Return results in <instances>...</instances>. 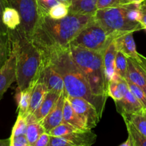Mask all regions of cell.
Returning a JSON list of instances; mask_svg holds the SVG:
<instances>
[{
    "instance_id": "28",
    "label": "cell",
    "mask_w": 146,
    "mask_h": 146,
    "mask_svg": "<svg viewBox=\"0 0 146 146\" xmlns=\"http://www.w3.org/2000/svg\"><path fill=\"white\" fill-rule=\"evenodd\" d=\"M127 57L121 51H117L115 57V73L122 78H125L127 76Z\"/></svg>"
},
{
    "instance_id": "21",
    "label": "cell",
    "mask_w": 146,
    "mask_h": 146,
    "mask_svg": "<svg viewBox=\"0 0 146 146\" xmlns=\"http://www.w3.org/2000/svg\"><path fill=\"white\" fill-rule=\"evenodd\" d=\"M63 122L67 123L72 126L81 131L90 130L87 128L84 121L73 109L67 96L64 100V108H63Z\"/></svg>"
},
{
    "instance_id": "14",
    "label": "cell",
    "mask_w": 146,
    "mask_h": 146,
    "mask_svg": "<svg viewBox=\"0 0 146 146\" xmlns=\"http://www.w3.org/2000/svg\"><path fill=\"white\" fill-rule=\"evenodd\" d=\"M125 78L142 88L146 94V77L144 70L135 60L128 57Z\"/></svg>"
},
{
    "instance_id": "42",
    "label": "cell",
    "mask_w": 146,
    "mask_h": 146,
    "mask_svg": "<svg viewBox=\"0 0 146 146\" xmlns=\"http://www.w3.org/2000/svg\"><path fill=\"white\" fill-rule=\"evenodd\" d=\"M0 146H10V138L0 139Z\"/></svg>"
},
{
    "instance_id": "24",
    "label": "cell",
    "mask_w": 146,
    "mask_h": 146,
    "mask_svg": "<svg viewBox=\"0 0 146 146\" xmlns=\"http://www.w3.org/2000/svg\"><path fill=\"white\" fill-rule=\"evenodd\" d=\"M34 86L29 87L24 91L17 90L15 98L17 103V106H18V114L24 115V117L27 116V111H28L30 104L31 91H32Z\"/></svg>"
},
{
    "instance_id": "43",
    "label": "cell",
    "mask_w": 146,
    "mask_h": 146,
    "mask_svg": "<svg viewBox=\"0 0 146 146\" xmlns=\"http://www.w3.org/2000/svg\"><path fill=\"white\" fill-rule=\"evenodd\" d=\"M119 146H133V142H132V140L130 138V137L128 135V138L126 140V141H125L123 143H122L121 145Z\"/></svg>"
},
{
    "instance_id": "47",
    "label": "cell",
    "mask_w": 146,
    "mask_h": 146,
    "mask_svg": "<svg viewBox=\"0 0 146 146\" xmlns=\"http://www.w3.org/2000/svg\"></svg>"
},
{
    "instance_id": "27",
    "label": "cell",
    "mask_w": 146,
    "mask_h": 146,
    "mask_svg": "<svg viewBox=\"0 0 146 146\" xmlns=\"http://www.w3.org/2000/svg\"><path fill=\"white\" fill-rule=\"evenodd\" d=\"M10 51V40L9 34H0V68L3 66L8 58Z\"/></svg>"
},
{
    "instance_id": "37",
    "label": "cell",
    "mask_w": 146,
    "mask_h": 146,
    "mask_svg": "<svg viewBox=\"0 0 146 146\" xmlns=\"http://www.w3.org/2000/svg\"><path fill=\"white\" fill-rule=\"evenodd\" d=\"M8 7L6 0H0V34L7 35L9 34V29L5 27L2 21V14L4 9Z\"/></svg>"
},
{
    "instance_id": "3",
    "label": "cell",
    "mask_w": 146,
    "mask_h": 146,
    "mask_svg": "<svg viewBox=\"0 0 146 146\" xmlns=\"http://www.w3.org/2000/svg\"><path fill=\"white\" fill-rule=\"evenodd\" d=\"M9 36L17 52V90L24 91L34 86L44 66L42 50L18 29L9 30Z\"/></svg>"
},
{
    "instance_id": "25",
    "label": "cell",
    "mask_w": 146,
    "mask_h": 146,
    "mask_svg": "<svg viewBox=\"0 0 146 146\" xmlns=\"http://www.w3.org/2000/svg\"><path fill=\"white\" fill-rule=\"evenodd\" d=\"M124 121H127L140 134L146 138V116L143 113L122 115Z\"/></svg>"
},
{
    "instance_id": "34",
    "label": "cell",
    "mask_w": 146,
    "mask_h": 146,
    "mask_svg": "<svg viewBox=\"0 0 146 146\" xmlns=\"http://www.w3.org/2000/svg\"><path fill=\"white\" fill-rule=\"evenodd\" d=\"M10 146H31L26 135L10 136Z\"/></svg>"
},
{
    "instance_id": "15",
    "label": "cell",
    "mask_w": 146,
    "mask_h": 146,
    "mask_svg": "<svg viewBox=\"0 0 146 146\" xmlns=\"http://www.w3.org/2000/svg\"><path fill=\"white\" fill-rule=\"evenodd\" d=\"M62 94L55 92V91H47L41 105L33 114L36 121L40 123L50 113V111L55 106L56 104H57V101H58L59 98Z\"/></svg>"
},
{
    "instance_id": "5",
    "label": "cell",
    "mask_w": 146,
    "mask_h": 146,
    "mask_svg": "<svg viewBox=\"0 0 146 146\" xmlns=\"http://www.w3.org/2000/svg\"><path fill=\"white\" fill-rule=\"evenodd\" d=\"M129 4L98 9L94 16V19L115 38L120 34L135 32L143 29L140 22L133 21L127 17Z\"/></svg>"
},
{
    "instance_id": "38",
    "label": "cell",
    "mask_w": 146,
    "mask_h": 146,
    "mask_svg": "<svg viewBox=\"0 0 146 146\" xmlns=\"http://www.w3.org/2000/svg\"><path fill=\"white\" fill-rule=\"evenodd\" d=\"M50 135L47 133L42 134L33 146H47L50 142Z\"/></svg>"
},
{
    "instance_id": "32",
    "label": "cell",
    "mask_w": 146,
    "mask_h": 146,
    "mask_svg": "<svg viewBox=\"0 0 146 146\" xmlns=\"http://www.w3.org/2000/svg\"><path fill=\"white\" fill-rule=\"evenodd\" d=\"M126 81H127V84H128L129 90L131 91L132 94L135 96V97L141 104V105L143 106L145 111H146V94L143 91V90L142 88H140L137 85L132 83L130 81H129L127 79H126Z\"/></svg>"
},
{
    "instance_id": "22",
    "label": "cell",
    "mask_w": 146,
    "mask_h": 146,
    "mask_svg": "<svg viewBox=\"0 0 146 146\" xmlns=\"http://www.w3.org/2000/svg\"><path fill=\"white\" fill-rule=\"evenodd\" d=\"M27 122L26 137L31 146L34 145L39 137L45 133L44 128L40 122L37 121L33 115H27L26 116Z\"/></svg>"
},
{
    "instance_id": "36",
    "label": "cell",
    "mask_w": 146,
    "mask_h": 146,
    "mask_svg": "<svg viewBox=\"0 0 146 146\" xmlns=\"http://www.w3.org/2000/svg\"><path fill=\"white\" fill-rule=\"evenodd\" d=\"M122 0H97V10L121 5Z\"/></svg>"
},
{
    "instance_id": "31",
    "label": "cell",
    "mask_w": 146,
    "mask_h": 146,
    "mask_svg": "<svg viewBox=\"0 0 146 146\" xmlns=\"http://www.w3.org/2000/svg\"><path fill=\"white\" fill-rule=\"evenodd\" d=\"M27 122L26 117L18 114L17 121L14 123L12 128L11 136H17V135H25L27 131Z\"/></svg>"
},
{
    "instance_id": "17",
    "label": "cell",
    "mask_w": 146,
    "mask_h": 146,
    "mask_svg": "<svg viewBox=\"0 0 146 146\" xmlns=\"http://www.w3.org/2000/svg\"><path fill=\"white\" fill-rule=\"evenodd\" d=\"M128 91V84L125 78H122L115 73L113 79L107 85L108 96L111 97L114 101H117L123 98Z\"/></svg>"
},
{
    "instance_id": "29",
    "label": "cell",
    "mask_w": 146,
    "mask_h": 146,
    "mask_svg": "<svg viewBox=\"0 0 146 146\" xmlns=\"http://www.w3.org/2000/svg\"><path fill=\"white\" fill-rule=\"evenodd\" d=\"M69 14V6L63 4V3H58L54 5L49 10L47 15L51 18L54 19H60L64 17H67Z\"/></svg>"
},
{
    "instance_id": "41",
    "label": "cell",
    "mask_w": 146,
    "mask_h": 146,
    "mask_svg": "<svg viewBox=\"0 0 146 146\" xmlns=\"http://www.w3.org/2000/svg\"><path fill=\"white\" fill-rule=\"evenodd\" d=\"M138 63L139 64H140V66H142V68H143V70H144V72H145V77H146V58L145 56H142V58H141V61H139Z\"/></svg>"
},
{
    "instance_id": "45",
    "label": "cell",
    "mask_w": 146,
    "mask_h": 146,
    "mask_svg": "<svg viewBox=\"0 0 146 146\" xmlns=\"http://www.w3.org/2000/svg\"><path fill=\"white\" fill-rule=\"evenodd\" d=\"M143 114H144V115H145V116H146V111H144V113H143Z\"/></svg>"
},
{
    "instance_id": "40",
    "label": "cell",
    "mask_w": 146,
    "mask_h": 146,
    "mask_svg": "<svg viewBox=\"0 0 146 146\" xmlns=\"http://www.w3.org/2000/svg\"><path fill=\"white\" fill-rule=\"evenodd\" d=\"M145 0H122L121 4H141Z\"/></svg>"
},
{
    "instance_id": "33",
    "label": "cell",
    "mask_w": 146,
    "mask_h": 146,
    "mask_svg": "<svg viewBox=\"0 0 146 146\" xmlns=\"http://www.w3.org/2000/svg\"><path fill=\"white\" fill-rule=\"evenodd\" d=\"M42 14H47L49 10L54 5L60 3L59 0H37Z\"/></svg>"
},
{
    "instance_id": "10",
    "label": "cell",
    "mask_w": 146,
    "mask_h": 146,
    "mask_svg": "<svg viewBox=\"0 0 146 146\" xmlns=\"http://www.w3.org/2000/svg\"><path fill=\"white\" fill-rule=\"evenodd\" d=\"M40 79L44 82L48 91H55L60 94L65 91L62 77L52 66L51 64L47 61H44V68Z\"/></svg>"
},
{
    "instance_id": "46",
    "label": "cell",
    "mask_w": 146,
    "mask_h": 146,
    "mask_svg": "<svg viewBox=\"0 0 146 146\" xmlns=\"http://www.w3.org/2000/svg\"><path fill=\"white\" fill-rule=\"evenodd\" d=\"M143 3H144V4H145V5H146V0H145V1H143Z\"/></svg>"
},
{
    "instance_id": "2",
    "label": "cell",
    "mask_w": 146,
    "mask_h": 146,
    "mask_svg": "<svg viewBox=\"0 0 146 146\" xmlns=\"http://www.w3.org/2000/svg\"><path fill=\"white\" fill-rule=\"evenodd\" d=\"M94 16L69 13L67 17L54 19L47 14L41 16L31 40L42 51L53 48H68L80 31Z\"/></svg>"
},
{
    "instance_id": "9",
    "label": "cell",
    "mask_w": 146,
    "mask_h": 146,
    "mask_svg": "<svg viewBox=\"0 0 146 146\" xmlns=\"http://www.w3.org/2000/svg\"><path fill=\"white\" fill-rule=\"evenodd\" d=\"M15 81H17V52L14 44L10 41L9 55L5 64L0 68V100Z\"/></svg>"
},
{
    "instance_id": "1",
    "label": "cell",
    "mask_w": 146,
    "mask_h": 146,
    "mask_svg": "<svg viewBox=\"0 0 146 146\" xmlns=\"http://www.w3.org/2000/svg\"><path fill=\"white\" fill-rule=\"evenodd\" d=\"M42 52L44 61L51 64L62 77L66 94L70 97L85 99L102 117L107 98L97 96L92 93L85 76L73 61L69 47L53 48Z\"/></svg>"
},
{
    "instance_id": "26",
    "label": "cell",
    "mask_w": 146,
    "mask_h": 146,
    "mask_svg": "<svg viewBox=\"0 0 146 146\" xmlns=\"http://www.w3.org/2000/svg\"><path fill=\"white\" fill-rule=\"evenodd\" d=\"M127 127L128 135L130 137L133 146H146V138L140 134L129 121H124Z\"/></svg>"
},
{
    "instance_id": "20",
    "label": "cell",
    "mask_w": 146,
    "mask_h": 146,
    "mask_svg": "<svg viewBox=\"0 0 146 146\" xmlns=\"http://www.w3.org/2000/svg\"><path fill=\"white\" fill-rule=\"evenodd\" d=\"M47 91L48 90H47L46 85L41 79L39 78L31 91L30 104L28 111H27V115H33L34 113V112L41 105Z\"/></svg>"
},
{
    "instance_id": "16",
    "label": "cell",
    "mask_w": 146,
    "mask_h": 146,
    "mask_svg": "<svg viewBox=\"0 0 146 146\" xmlns=\"http://www.w3.org/2000/svg\"><path fill=\"white\" fill-rule=\"evenodd\" d=\"M117 49L113 40L108 45L103 54V64L107 84L113 79L115 74V57Z\"/></svg>"
},
{
    "instance_id": "44",
    "label": "cell",
    "mask_w": 146,
    "mask_h": 146,
    "mask_svg": "<svg viewBox=\"0 0 146 146\" xmlns=\"http://www.w3.org/2000/svg\"><path fill=\"white\" fill-rule=\"evenodd\" d=\"M71 1L72 0H59V1L61 3H63V4H66V5L69 6L70 7V4H71Z\"/></svg>"
},
{
    "instance_id": "4",
    "label": "cell",
    "mask_w": 146,
    "mask_h": 146,
    "mask_svg": "<svg viewBox=\"0 0 146 146\" xmlns=\"http://www.w3.org/2000/svg\"><path fill=\"white\" fill-rule=\"evenodd\" d=\"M69 48L73 61L85 76L92 93L107 98L108 84L104 74L102 53L77 45H70Z\"/></svg>"
},
{
    "instance_id": "35",
    "label": "cell",
    "mask_w": 146,
    "mask_h": 146,
    "mask_svg": "<svg viewBox=\"0 0 146 146\" xmlns=\"http://www.w3.org/2000/svg\"><path fill=\"white\" fill-rule=\"evenodd\" d=\"M47 146H73V145L64 137L50 136Z\"/></svg>"
},
{
    "instance_id": "23",
    "label": "cell",
    "mask_w": 146,
    "mask_h": 146,
    "mask_svg": "<svg viewBox=\"0 0 146 146\" xmlns=\"http://www.w3.org/2000/svg\"><path fill=\"white\" fill-rule=\"evenodd\" d=\"M2 21L9 30H15L21 24V18L15 9L7 7L3 11Z\"/></svg>"
},
{
    "instance_id": "19",
    "label": "cell",
    "mask_w": 146,
    "mask_h": 146,
    "mask_svg": "<svg viewBox=\"0 0 146 146\" xmlns=\"http://www.w3.org/2000/svg\"><path fill=\"white\" fill-rule=\"evenodd\" d=\"M64 137L73 146H92L97 140V135L91 130L77 131Z\"/></svg>"
},
{
    "instance_id": "11",
    "label": "cell",
    "mask_w": 146,
    "mask_h": 146,
    "mask_svg": "<svg viewBox=\"0 0 146 146\" xmlns=\"http://www.w3.org/2000/svg\"><path fill=\"white\" fill-rule=\"evenodd\" d=\"M67 96L65 91L63 92L59 98L55 106L50 111V113L40 122L47 133H49L50 131L63 122V108H64V100Z\"/></svg>"
},
{
    "instance_id": "12",
    "label": "cell",
    "mask_w": 146,
    "mask_h": 146,
    "mask_svg": "<svg viewBox=\"0 0 146 146\" xmlns=\"http://www.w3.org/2000/svg\"><path fill=\"white\" fill-rule=\"evenodd\" d=\"M117 51H121L127 57L139 62L141 61L142 55L136 50L135 43L133 38V32H127L120 34L115 38Z\"/></svg>"
},
{
    "instance_id": "8",
    "label": "cell",
    "mask_w": 146,
    "mask_h": 146,
    "mask_svg": "<svg viewBox=\"0 0 146 146\" xmlns=\"http://www.w3.org/2000/svg\"><path fill=\"white\" fill-rule=\"evenodd\" d=\"M67 97L73 109L84 121L87 128L90 130L95 128L101 118L95 108L84 98L68 96Z\"/></svg>"
},
{
    "instance_id": "18",
    "label": "cell",
    "mask_w": 146,
    "mask_h": 146,
    "mask_svg": "<svg viewBox=\"0 0 146 146\" xmlns=\"http://www.w3.org/2000/svg\"><path fill=\"white\" fill-rule=\"evenodd\" d=\"M97 0H72L69 13L80 15L94 16L97 11Z\"/></svg>"
},
{
    "instance_id": "30",
    "label": "cell",
    "mask_w": 146,
    "mask_h": 146,
    "mask_svg": "<svg viewBox=\"0 0 146 146\" xmlns=\"http://www.w3.org/2000/svg\"><path fill=\"white\" fill-rule=\"evenodd\" d=\"M77 131H81V130L77 129L76 128L72 126L71 125L67 123L62 122L61 124H60L57 127L53 128L52 131H50L48 134L50 136L63 137Z\"/></svg>"
},
{
    "instance_id": "7",
    "label": "cell",
    "mask_w": 146,
    "mask_h": 146,
    "mask_svg": "<svg viewBox=\"0 0 146 146\" xmlns=\"http://www.w3.org/2000/svg\"><path fill=\"white\" fill-rule=\"evenodd\" d=\"M8 7L19 12L21 24L17 29L27 38L31 39L42 15L37 0H6Z\"/></svg>"
},
{
    "instance_id": "39",
    "label": "cell",
    "mask_w": 146,
    "mask_h": 146,
    "mask_svg": "<svg viewBox=\"0 0 146 146\" xmlns=\"http://www.w3.org/2000/svg\"><path fill=\"white\" fill-rule=\"evenodd\" d=\"M140 11L141 17H140V23L143 27V29H146V5L144 3H141L140 5Z\"/></svg>"
},
{
    "instance_id": "6",
    "label": "cell",
    "mask_w": 146,
    "mask_h": 146,
    "mask_svg": "<svg viewBox=\"0 0 146 146\" xmlns=\"http://www.w3.org/2000/svg\"><path fill=\"white\" fill-rule=\"evenodd\" d=\"M114 39L115 37L109 34L93 18L79 32L70 45L81 46L91 51L104 54L107 47Z\"/></svg>"
},
{
    "instance_id": "13",
    "label": "cell",
    "mask_w": 146,
    "mask_h": 146,
    "mask_svg": "<svg viewBox=\"0 0 146 146\" xmlns=\"http://www.w3.org/2000/svg\"><path fill=\"white\" fill-rule=\"evenodd\" d=\"M114 101L117 112L121 115L124 114H141L145 111L143 106L130 90L123 98Z\"/></svg>"
}]
</instances>
